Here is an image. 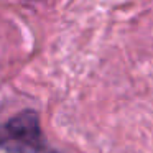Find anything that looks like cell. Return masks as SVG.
<instances>
[{
	"label": "cell",
	"instance_id": "1",
	"mask_svg": "<svg viewBox=\"0 0 153 153\" xmlns=\"http://www.w3.org/2000/svg\"><path fill=\"white\" fill-rule=\"evenodd\" d=\"M41 145L40 117L35 110H23L0 125V146L10 152H35Z\"/></svg>",
	"mask_w": 153,
	"mask_h": 153
}]
</instances>
